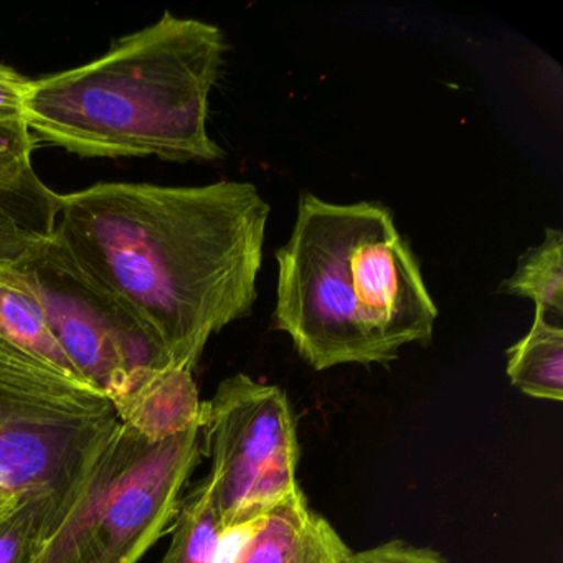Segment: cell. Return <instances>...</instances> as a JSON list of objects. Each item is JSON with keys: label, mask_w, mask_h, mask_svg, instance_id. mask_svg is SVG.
<instances>
[{"label": "cell", "mask_w": 563, "mask_h": 563, "mask_svg": "<svg viewBox=\"0 0 563 563\" xmlns=\"http://www.w3.org/2000/svg\"><path fill=\"white\" fill-rule=\"evenodd\" d=\"M272 209L250 183L97 184L62 196L54 236L194 371L213 334L252 312Z\"/></svg>", "instance_id": "obj_1"}, {"label": "cell", "mask_w": 563, "mask_h": 563, "mask_svg": "<svg viewBox=\"0 0 563 563\" xmlns=\"http://www.w3.org/2000/svg\"><path fill=\"white\" fill-rule=\"evenodd\" d=\"M276 262L275 328L314 371L387 365L405 345L433 339L437 305L382 203L306 194Z\"/></svg>", "instance_id": "obj_2"}, {"label": "cell", "mask_w": 563, "mask_h": 563, "mask_svg": "<svg viewBox=\"0 0 563 563\" xmlns=\"http://www.w3.org/2000/svg\"><path fill=\"white\" fill-rule=\"evenodd\" d=\"M225 52L219 27L166 12L103 57L31 80L25 124L38 144L81 157L219 161L207 120Z\"/></svg>", "instance_id": "obj_3"}, {"label": "cell", "mask_w": 563, "mask_h": 563, "mask_svg": "<svg viewBox=\"0 0 563 563\" xmlns=\"http://www.w3.org/2000/svg\"><path fill=\"white\" fill-rule=\"evenodd\" d=\"M202 456V421L154 443L117 418L45 500L24 563L140 562L173 532Z\"/></svg>", "instance_id": "obj_4"}, {"label": "cell", "mask_w": 563, "mask_h": 563, "mask_svg": "<svg viewBox=\"0 0 563 563\" xmlns=\"http://www.w3.org/2000/svg\"><path fill=\"white\" fill-rule=\"evenodd\" d=\"M202 443L220 527L255 520L301 487L296 418L276 385L225 378L202 404Z\"/></svg>", "instance_id": "obj_5"}, {"label": "cell", "mask_w": 563, "mask_h": 563, "mask_svg": "<svg viewBox=\"0 0 563 563\" xmlns=\"http://www.w3.org/2000/svg\"><path fill=\"white\" fill-rule=\"evenodd\" d=\"M9 269L37 302L71 364L107 398L136 372L169 365L130 309L87 275L55 236Z\"/></svg>", "instance_id": "obj_6"}, {"label": "cell", "mask_w": 563, "mask_h": 563, "mask_svg": "<svg viewBox=\"0 0 563 563\" xmlns=\"http://www.w3.org/2000/svg\"><path fill=\"white\" fill-rule=\"evenodd\" d=\"M114 420L60 417L0 398V487L24 497L55 496L91 440Z\"/></svg>", "instance_id": "obj_7"}, {"label": "cell", "mask_w": 563, "mask_h": 563, "mask_svg": "<svg viewBox=\"0 0 563 563\" xmlns=\"http://www.w3.org/2000/svg\"><path fill=\"white\" fill-rule=\"evenodd\" d=\"M108 400L121 423L154 443L202 421L203 401L189 368H143Z\"/></svg>", "instance_id": "obj_8"}, {"label": "cell", "mask_w": 563, "mask_h": 563, "mask_svg": "<svg viewBox=\"0 0 563 563\" xmlns=\"http://www.w3.org/2000/svg\"><path fill=\"white\" fill-rule=\"evenodd\" d=\"M60 194L35 170L14 183H0V269L12 268L54 236Z\"/></svg>", "instance_id": "obj_9"}, {"label": "cell", "mask_w": 563, "mask_h": 563, "mask_svg": "<svg viewBox=\"0 0 563 563\" xmlns=\"http://www.w3.org/2000/svg\"><path fill=\"white\" fill-rule=\"evenodd\" d=\"M507 377L522 394L539 400H563V325L536 311L532 328L507 349Z\"/></svg>", "instance_id": "obj_10"}, {"label": "cell", "mask_w": 563, "mask_h": 563, "mask_svg": "<svg viewBox=\"0 0 563 563\" xmlns=\"http://www.w3.org/2000/svg\"><path fill=\"white\" fill-rule=\"evenodd\" d=\"M499 291L530 299L543 318L563 325L562 230L547 229L543 242L520 256L516 272L500 285Z\"/></svg>", "instance_id": "obj_11"}, {"label": "cell", "mask_w": 563, "mask_h": 563, "mask_svg": "<svg viewBox=\"0 0 563 563\" xmlns=\"http://www.w3.org/2000/svg\"><path fill=\"white\" fill-rule=\"evenodd\" d=\"M213 484L209 474L184 494L176 526L170 532L169 549L161 563H210L219 539Z\"/></svg>", "instance_id": "obj_12"}, {"label": "cell", "mask_w": 563, "mask_h": 563, "mask_svg": "<svg viewBox=\"0 0 563 563\" xmlns=\"http://www.w3.org/2000/svg\"><path fill=\"white\" fill-rule=\"evenodd\" d=\"M47 499L25 497L15 509L0 517V563L25 562L37 536L42 509Z\"/></svg>", "instance_id": "obj_13"}, {"label": "cell", "mask_w": 563, "mask_h": 563, "mask_svg": "<svg viewBox=\"0 0 563 563\" xmlns=\"http://www.w3.org/2000/svg\"><path fill=\"white\" fill-rule=\"evenodd\" d=\"M27 124H0V183H14L32 167V153L37 146Z\"/></svg>", "instance_id": "obj_14"}, {"label": "cell", "mask_w": 563, "mask_h": 563, "mask_svg": "<svg viewBox=\"0 0 563 563\" xmlns=\"http://www.w3.org/2000/svg\"><path fill=\"white\" fill-rule=\"evenodd\" d=\"M349 563H450L446 556L430 547H418L395 539L372 549L352 553Z\"/></svg>", "instance_id": "obj_15"}, {"label": "cell", "mask_w": 563, "mask_h": 563, "mask_svg": "<svg viewBox=\"0 0 563 563\" xmlns=\"http://www.w3.org/2000/svg\"><path fill=\"white\" fill-rule=\"evenodd\" d=\"M352 553L338 530L321 516L305 549L292 563H349Z\"/></svg>", "instance_id": "obj_16"}, {"label": "cell", "mask_w": 563, "mask_h": 563, "mask_svg": "<svg viewBox=\"0 0 563 563\" xmlns=\"http://www.w3.org/2000/svg\"><path fill=\"white\" fill-rule=\"evenodd\" d=\"M29 84V78L12 68L0 71V124H25L24 104Z\"/></svg>", "instance_id": "obj_17"}, {"label": "cell", "mask_w": 563, "mask_h": 563, "mask_svg": "<svg viewBox=\"0 0 563 563\" xmlns=\"http://www.w3.org/2000/svg\"><path fill=\"white\" fill-rule=\"evenodd\" d=\"M24 499V496H19V494L11 493V490H5L0 487V517H4L5 514L11 512V510L15 509Z\"/></svg>", "instance_id": "obj_18"}, {"label": "cell", "mask_w": 563, "mask_h": 563, "mask_svg": "<svg viewBox=\"0 0 563 563\" xmlns=\"http://www.w3.org/2000/svg\"><path fill=\"white\" fill-rule=\"evenodd\" d=\"M9 67H5V65L0 64V71L8 70Z\"/></svg>", "instance_id": "obj_19"}]
</instances>
